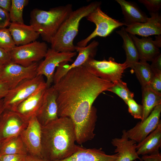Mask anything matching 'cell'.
<instances>
[{"instance_id": "obj_9", "label": "cell", "mask_w": 161, "mask_h": 161, "mask_svg": "<svg viewBox=\"0 0 161 161\" xmlns=\"http://www.w3.org/2000/svg\"><path fill=\"white\" fill-rule=\"evenodd\" d=\"M76 52H56L48 48L44 61L38 65L37 69V75L45 76L47 88L50 86L53 82L55 71L57 67L61 63L72 62V58L77 55Z\"/></svg>"}, {"instance_id": "obj_13", "label": "cell", "mask_w": 161, "mask_h": 161, "mask_svg": "<svg viewBox=\"0 0 161 161\" xmlns=\"http://www.w3.org/2000/svg\"><path fill=\"white\" fill-rule=\"evenodd\" d=\"M28 123L15 112L5 109L0 119V142L20 135Z\"/></svg>"}, {"instance_id": "obj_46", "label": "cell", "mask_w": 161, "mask_h": 161, "mask_svg": "<svg viewBox=\"0 0 161 161\" xmlns=\"http://www.w3.org/2000/svg\"><path fill=\"white\" fill-rule=\"evenodd\" d=\"M140 161H143L141 159V158L140 159Z\"/></svg>"}, {"instance_id": "obj_32", "label": "cell", "mask_w": 161, "mask_h": 161, "mask_svg": "<svg viewBox=\"0 0 161 161\" xmlns=\"http://www.w3.org/2000/svg\"><path fill=\"white\" fill-rule=\"evenodd\" d=\"M150 13L159 12L161 9V0H139Z\"/></svg>"}, {"instance_id": "obj_11", "label": "cell", "mask_w": 161, "mask_h": 161, "mask_svg": "<svg viewBox=\"0 0 161 161\" xmlns=\"http://www.w3.org/2000/svg\"><path fill=\"white\" fill-rule=\"evenodd\" d=\"M42 126L38 120L36 116L28 121L26 128L20 134L28 154L43 158L41 137Z\"/></svg>"}, {"instance_id": "obj_5", "label": "cell", "mask_w": 161, "mask_h": 161, "mask_svg": "<svg viewBox=\"0 0 161 161\" xmlns=\"http://www.w3.org/2000/svg\"><path fill=\"white\" fill-rule=\"evenodd\" d=\"M47 86L43 76L25 80L10 89L3 98L5 109L15 111L18 105L37 91Z\"/></svg>"}, {"instance_id": "obj_34", "label": "cell", "mask_w": 161, "mask_h": 161, "mask_svg": "<svg viewBox=\"0 0 161 161\" xmlns=\"http://www.w3.org/2000/svg\"><path fill=\"white\" fill-rule=\"evenodd\" d=\"M10 21L9 12L0 8V29L9 26L11 23Z\"/></svg>"}, {"instance_id": "obj_19", "label": "cell", "mask_w": 161, "mask_h": 161, "mask_svg": "<svg viewBox=\"0 0 161 161\" xmlns=\"http://www.w3.org/2000/svg\"><path fill=\"white\" fill-rule=\"evenodd\" d=\"M47 88L45 86L37 91L20 103L14 111L27 121L36 116L42 105Z\"/></svg>"}, {"instance_id": "obj_36", "label": "cell", "mask_w": 161, "mask_h": 161, "mask_svg": "<svg viewBox=\"0 0 161 161\" xmlns=\"http://www.w3.org/2000/svg\"><path fill=\"white\" fill-rule=\"evenodd\" d=\"M150 66L155 73H161V54L160 53L151 61Z\"/></svg>"}, {"instance_id": "obj_35", "label": "cell", "mask_w": 161, "mask_h": 161, "mask_svg": "<svg viewBox=\"0 0 161 161\" xmlns=\"http://www.w3.org/2000/svg\"><path fill=\"white\" fill-rule=\"evenodd\" d=\"M27 155L19 154L1 155L0 157V161H25Z\"/></svg>"}, {"instance_id": "obj_15", "label": "cell", "mask_w": 161, "mask_h": 161, "mask_svg": "<svg viewBox=\"0 0 161 161\" xmlns=\"http://www.w3.org/2000/svg\"><path fill=\"white\" fill-rule=\"evenodd\" d=\"M57 97V92L53 85L46 89L42 105L36 116L42 127L58 118Z\"/></svg>"}, {"instance_id": "obj_26", "label": "cell", "mask_w": 161, "mask_h": 161, "mask_svg": "<svg viewBox=\"0 0 161 161\" xmlns=\"http://www.w3.org/2000/svg\"><path fill=\"white\" fill-rule=\"evenodd\" d=\"M0 151L1 155L28 154L20 135L12 137L1 142Z\"/></svg>"}, {"instance_id": "obj_30", "label": "cell", "mask_w": 161, "mask_h": 161, "mask_svg": "<svg viewBox=\"0 0 161 161\" xmlns=\"http://www.w3.org/2000/svg\"><path fill=\"white\" fill-rule=\"evenodd\" d=\"M16 46L9 29H0V47L10 52Z\"/></svg>"}, {"instance_id": "obj_16", "label": "cell", "mask_w": 161, "mask_h": 161, "mask_svg": "<svg viewBox=\"0 0 161 161\" xmlns=\"http://www.w3.org/2000/svg\"><path fill=\"white\" fill-rule=\"evenodd\" d=\"M151 17L144 23L126 26L125 30L129 34L142 37L161 34V16L159 12L149 13Z\"/></svg>"}, {"instance_id": "obj_44", "label": "cell", "mask_w": 161, "mask_h": 161, "mask_svg": "<svg viewBox=\"0 0 161 161\" xmlns=\"http://www.w3.org/2000/svg\"><path fill=\"white\" fill-rule=\"evenodd\" d=\"M3 65L0 62V79L2 74Z\"/></svg>"}, {"instance_id": "obj_22", "label": "cell", "mask_w": 161, "mask_h": 161, "mask_svg": "<svg viewBox=\"0 0 161 161\" xmlns=\"http://www.w3.org/2000/svg\"><path fill=\"white\" fill-rule=\"evenodd\" d=\"M129 35L135 44L140 60L151 61L160 53L152 38L143 37L140 38L135 35Z\"/></svg>"}, {"instance_id": "obj_31", "label": "cell", "mask_w": 161, "mask_h": 161, "mask_svg": "<svg viewBox=\"0 0 161 161\" xmlns=\"http://www.w3.org/2000/svg\"><path fill=\"white\" fill-rule=\"evenodd\" d=\"M126 104L128 106L129 112L135 119L142 120L143 114L142 105L138 104L133 99L128 100Z\"/></svg>"}, {"instance_id": "obj_6", "label": "cell", "mask_w": 161, "mask_h": 161, "mask_svg": "<svg viewBox=\"0 0 161 161\" xmlns=\"http://www.w3.org/2000/svg\"><path fill=\"white\" fill-rule=\"evenodd\" d=\"M83 65L91 74L112 83L121 80L124 70L128 68L125 62L122 64L117 63L112 57H110L108 60L89 58Z\"/></svg>"}, {"instance_id": "obj_23", "label": "cell", "mask_w": 161, "mask_h": 161, "mask_svg": "<svg viewBox=\"0 0 161 161\" xmlns=\"http://www.w3.org/2000/svg\"><path fill=\"white\" fill-rule=\"evenodd\" d=\"M161 146V122L157 128L142 141L138 143L137 153L138 155L151 154L159 152Z\"/></svg>"}, {"instance_id": "obj_41", "label": "cell", "mask_w": 161, "mask_h": 161, "mask_svg": "<svg viewBox=\"0 0 161 161\" xmlns=\"http://www.w3.org/2000/svg\"><path fill=\"white\" fill-rule=\"evenodd\" d=\"M25 161H48L44 159L34 157L28 154Z\"/></svg>"}, {"instance_id": "obj_29", "label": "cell", "mask_w": 161, "mask_h": 161, "mask_svg": "<svg viewBox=\"0 0 161 161\" xmlns=\"http://www.w3.org/2000/svg\"><path fill=\"white\" fill-rule=\"evenodd\" d=\"M107 91L116 94L124 101L126 104L128 100L133 98L134 93L128 88L127 83L121 80L113 83L112 85Z\"/></svg>"}, {"instance_id": "obj_42", "label": "cell", "mask_w": 161, "mask_h": 161, "mask_svg": "<svg viewBox=\"0 0 161 161\" xmlns=\"http://www.w3.org/2000/svg\"><path fill=\"white\" fill-rule=\"evenodd\" d=\"M154 42L157 46L160 48L161 47V35H157L155 36Z\"/></svg>"}, {"instance_id": "obj_7", "label": "cell", "mask_w": 161, "mask_h": 161, "mask_svg": "<svg viewBox=\"0 0 161 161\" xmlns=\"http://www.w3.org/2000/svg\"><path fill=\"white\" fill-rule=\"evenodd\" d=\"M87 20L94 23L96 26L94 30L86 38L77 43V46L84 47L88 42L96 36L106 37L116 28L125 25L124 22L113 19L103 12L100 6L97 7L86 17Z\"/></svg>"}, {"instance_id": "obj_33", "label": "cell", "mask_w": 161, "mask_h": 161, "mask_svg": "<svg viewBox=\"0 0 161 161\" xmlns=\"http://www.w3.org/2000/svg\"><path fill=\"white\" fill-rule=\"evenodd\" d=\"M148 86L155 92L161 94V73H155Z\"/></svg>"}, {"instance_id": "obj_27", "label": "cell", "mask_w": 161, "mask_h": 161, "mask_svg": "<svg viewBox=\"0 0 161 161\" xmlns=\"http://www.w3.org/2000/svg\"><path fill=\"white\" fill-rule=\"evenodd\" d=\"M135 73L142 87L148 86L155 74L150 65L147 61H141L129 66Z\"/></svg>"}, {"instance_id": "obj_2", "label": "cell", "mask_w": 161, "mask_h": 161, "mask_svg": "<svg viewBox=\"0 0 161 161\" xmlns=\"http://www.w3.org/2000/svg\"><path fill=\"white\" fill-rule=\"evenodd\" d=\"M76 140L75 129L71 120L66 117H59L42 127L43 158L57 161L67 158L75 151Z\"/></svg>"}, {"instance_id": "obj_10", "label": "cell", "mask_w": 161, "mask_h": 161, "mask_svg": "<svg viewBox=\"0 0 161 161\" xmlns=\"http://www.w3.org/2000/svg\"><path fill=\"white\" fill-rule=\"evenodd\" d=\"M38 65L35 62L25 66L11 61L3 65L0 79L7 83L11 89L22 81L36 76Z\"/></svg>"}, {"instance_id": "obj_3", "label": "cell", "mask_w": 161, "mask_h": 161, "mask_svg": "<svg viewBox=\"0 0 161 161\" xmlns=\"http://www.w3.org/2000/svg\"><path fill=\"white\" fill-rule=\"evenodd\" d=\"M101 2L95 1L72 11L61 25L51 43V48L58 52L75 51L74 40L78 33L80 22Z\"/></svg>"}, {"instance_id": "obj_8", "label": "cell", "mask_w": 161, "mask_h": 161, "mask_svg": "<svg viewBox=\"0 0 161 161\" xmlns=\"http://www.w3.org/2000/svg\"><path fill=\"white\" fill-rule=\"evenodd\" d=\"M48 49L46 42L35 41L16 46L9 52L12 62L28 66L44 58Z\"/></svg>"}, {"instance_id": "obj_39", "label": "cell", "mask_w": 161, "mask_h": 161, "mask_svg": "<svg viewBox=\"0 0 161 161\" xmlns=\"http://www.w3.org/2000/svg\"><path fill=\"white\" fill-rule=\"evenodd\" d=\"M10 90V87L7 83L0 79V99L4 98Z\"/></svg>"}, {"instance_id": "obj_4", "label": "cell", "mask_w": 161, "mask_h": 161, "mask_svg": "<svg viewBox=\"0 0 161 161\" xmlns=\"http://www.w3.org/2000/svg\"><path fill=\"white\" fill-rule=\"evenodd\" d=\"M72 11L71 4L48 11L34 9L30 13V25L43 40L51 43L61 24Z\"/></svg>"}, {"instance_id": "obj_40", "label": "cell", "mask_w": 161, "mask_h": 161, "mask_svg": "<svg viewBox=\"0 0 161 161\" xmlns=\"http://www.w3.org/2000/svg\"><path fill=\"white\" fill-rule=\"evenodd\" d=\"M11 0H0V8L9 12Z\"/></svg>"}, {"instance_id": "obj_1", "label": "cell", "mask_w": 161, "mask_h": 161, "mask_svg": "<svg viewBox=\"0 0 161 161\" xmlns=\"http://www.w3.org/2000/svg\"><path fill=\"white\" fill-rule=\"evenodd\" d=\"M112 84L91 74L82 65L70 70L53 85L57 93L58 116L71 120L78 144L91 140L95 137L97 117L93 103Z\"/></svg>"}, {"instance_id": "obj_25", "label": "cell", "mask_w": 161, "mask_h": 161, "mask_svg": "<svg viewBox=\"0 0 161 161\" xmlns=\"http://www.w3.org/2000/svg\"><path fill=\"white\" fill-rule=\"evenodd\" d=\"M116 32L123 39V47L125 51L126 57L125 62L129 67V66L131 64L139 61V58L137 49L132 38L126 31L124 27H122L120 30Z\"/></svg>"}, {"instance_id": "obj_21", "label": "cell", "mask_w": 161, "mask_h": 161, "mask_svg": "<svg viewBox=\"0 0 161 161\" xmlns=\"http://www.w3.org/2000/svg\"><path fill=\"white\" fill-rule=\"evenodd\" d=\"M120 5L123 15L125 25L145 22L148 17L134 2L116 0Z\"/></svg>"}, {"instance_id": "obj_18", "label": "cell", "mask_w": 161, "mask_h": 161, "mask_svg": "<svg viewBox=\"0 0 161 161\" xmlns=\"http://www.w3.org/2000/svg\"><path fill=\"white\" fill-rule=\"evenodd\" d=\"M120 138L113 139L111 143L116 147L114 152L117 153L118 158L117 161H133L136 159H140L137 153V142L129 139L127 135L126 130H123Z\"/></svg>"}, {"instance_id": "obj_12", "label": "cell", "mask_w": 161, "mask_h": 161, "mask_svg": "<svg viewBox=\"0 0 161 161\" xmlns=\"http://www.w3.org/2000/svg\"><path fill=\"white\" fill-rule=\"evenodd\" d=\"M99 43L93 40L88 45L84 47L75 46V51L78 52V55L75 60L71 64L68 63L60 64L56 68L54 74L53 83H57L70 70L83 65L89 58H94L97 50Z\"/></svg>"}, {"instance_id": "obj_43", "label": "cell", "mask_w": 161, "mask_h": 161, "mask_svg": "<svg viewBox=\"0 0 161 161\" xmlns=\"http://www.w3.org/2000/svg\"><path fill=\"white\" fill-rule=\"evenodd\" d=\"M4 110L3 98L0 99V119Z\"/></svg>"}, {"instance_id": "obj_17", "label": "cell", "mask_w": 161, "mask_h": 161, "mask_svg": "<svg viewBox=\"0 0 161 161\" xmlns=\"http://www.w3.org/2000/svg\"><path fill=\"white\" fill-rule=\"evenodd\" d=\"M117 153L106 154L102 148H87L77 145L75 152L67 158L57 161H117Z\"/></svg>"}, {"instance_id": "obj_45", "label": "cell", "mask_w": 161, "mask_h": 161, "mask_svg": "<svg viewBox=\"0 0 161 161\" xmlns=\"http://www.w3.org/2000/svg\"><path fill=\"white\" fill-rule=\"evenodd\" d=\"M1 143V142L0 141V146ZM1 155V153H0V157Z\"/></svg>"}, {"instance_id": "obj_14", "label": "cell", "mask_w": 161, "mask_h": 161, "mask_svg": "<svg viewBox=\"0 0 161 161\" xmlns=\"http://www.w3.org/2000/svg\"><path fill=\"white\" fill-rule=\"evenodd\" d=\"M161 103L154 109L149 116L143 121L137 123L132 128L126 131L129 139L139 143L154 131L161 122Z\"/></svg>"}, {"instance_id": "obj_38", "label": "cell", "mask_w": 161, "mask_h": 161, "mask_svg": "<svg viewBox=\"0 0 161 161\" xmlns=\"http://www.w3.org/2000/svg\"><path fill=\"white\" fill-rule=\"evenodd\" d=\"M141 159L143 161H161V154L158 152L151 154L144 155Z\"/></svg>"}, {"instance_id": "obj_20", "label": "cell", "mask_w": 161, "mask_h": 161, "mask_svg": "<svg viewBox=\"0 0 161 161\" xmlns=\"http://www.w3.org/2000/svg\"><path fill=\"white\" fill-rule=\"evenodd\" d=\"M8 29L17 46L35 41L40 35L30 25L24 23L11 22Z\"/></svg>"}, {"instance_id": "obj_28", "label": "cell", "mask_w": 161, "mask_h": 161, "mask_svg": "<svg viewBox=\"0 0 161 161\" xmlns=\"http://www.w3.org/2000/svg\"><path fill=\"white\" fill-rule=\"evenodd\" d=\"M28 2V0H11V4L9 12L11 22L24 23L23 10Z\"/></svg>"}, {"instance_id": "obj_24", "label": "cell", "mask_w": 161, "mask_h": 161, "mask_svg": "<svg viewBox=\"0 0 161 161\" xmlns=\"http://www.w3.org/2000/svg\"><path fill=\"white\" fill-rule=\"evenodd\" d=\"M142 90L143 114L141 121H143L155 107L161 103V94L155 92L148 86L142 87Z\"/></svg>"}, {"instance_id": "obj_37", "label": "cell", "mask_w": 161, "mask_h": 161, "mask_svg": "<svg viewBox=\"0 0 161 161\" xmlns=\"http://www.w3.org/2000/svg\"><path fill=\"white\" fill-rule=\"evenodd\" d=\"M11 61L10 52L0 47V62L3 65Z\"/></svg>"}]
</instances>
